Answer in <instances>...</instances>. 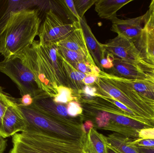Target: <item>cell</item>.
I'll use <instances>...</instances> for the list:
<instances>
[{
  "label": "cell",
  "mask_w": 154,
  "mask_h": 153,
  "mask_svg": "<svg viewBox=\"0 0 154 153\" xmlns=\"http://www.w3.org/2000/svg\"><path fill=\"white\" fill-rule=\"evenodd\" d=\"M0 72L16 84L22 97L29 95L33 99L46 94L39 89L33 74L19 55L1 61Z\"/></svg>",
  "instance_id": "obj_5"
},
{
  "label": "cell",
  "mask_w": 154,
  "mask_h": 153,
  "mask_svg": "<svg viewBox=\"0 0 154 153\" xmlns=\"http://www.w3.org/2000/svg\"><path fill=\"white\" fill-rule=\"evenodd\" d=\"M35 77L39 89L51 98L58 94L57 84L42 60L33 43L18 55Z\"/></svg>",
  "instance_id": "obj_6"
},
{
  "label": "cell",
  "mask_w": 154,
  "mask_h": 153,
  "mask_svg": "<svg viewBox=\"0 0 154 153\" xmlns=\"http://www.w3.org/2000/svg\"><path fill=\"white\" fill-rule=\"evenodd\" d=\"M130 144L134 147L141 148H154V139L140 138L132 139Z\"/></svg>",
  "instance_id": "obj_28"
},
{
  "label": "cell",
  "mask_w": 154,
  "mask_h": 153,
  "mask_svg": "<svg viewBox=\"0 0 154 153\" xmlns=\"http://www.w3.org/2000/svg\"><path fill=\"white\" fill-rule=\"evenodd\" d=\"M97 79V76L93 75H87L84 78L83 82L85 85H94Z\"/></svg>",
  "instance_id": "obj_32"
},
{
  "label": "cell",
  "mask_w": 154,
  "mask_h": 153,
  "mask_svg": "<svg viewBox=\"0 0 154 153\" xmlns=\"http://www.w3.org/2000/svg\"><path fill=\"white\" fill-rule=\"evenodd\" d=\"M107 153H119L113 149V148L108 145L107 144Z\"/></svg>",
  "instance_id": "obj_38"
},
{
  "label": "cell",
  "mask_w": 154,
  "mask_h": 153,
  "mask_svg": "<svg viewBox=\"0 0 154 153\" xmlns=\"http://www.w3.org/2000/svg\"><path fill=\"white\" fill-rule=\"evenodd\" d=\"M10 100V105L6 109L3 119V129L5 138L13 136L18 132H24L26 128L25 120L13 105L11 96Z\"/></svg>",
  "instance_id": "obj_14"
},
{
  "label": "cell",
  "mask_w": 154,
  "mask_h": 153,
  "mask_svg": "<svg viewBox=\"0 0 154 153\" xmlns=\"http://www.w3.org/2000/svg\"><path fill=\"white\" fill-rule=\"evenodd\" d=\"M18 99L21 103L25 106H29L33 102V99L29 95H24L21 99Z\"/></svg>",
  "instance_id": "obj_33"
},
{
  "label": "cell",
  "mask_w": 154,
  "mask_h": 153,
  "mask_svg": "<svg viewBox=\"0 0 154 153\" xmlns=\"http://www.w3.org/2000/svg\"><path fill=\"white\" fill-rule=\"evenodd\" d=\"M139 153H154V148H141L136 147Z\"/></svg>",
  "instance_id": "obj_35"
},
{
  "label": "cell",
  "mask_w": 154,
  "mask_h": 153,
  "mask_svg": "<svg viewBox=\"0 0 154 153\" xmlns=\"http://www.w3.org/2000/svg\"><path fill=\"white\" fill-rule=\"evenodd\" d=\"M143 69L147 74L152 76V77H153L154 78V68H145V69Z\"/></svg>",
  "instance_id": "obj_37"
},
{
  "label": "cell",
  "mask_w": 154,
  "mask_h": 153,
  "mask_svg": "<svg viewBox=\"0 0 154 153\" xmlns=\"http://www.w3.org/2000/svg\"><path fill=\"white\" fill-rule=\"evenodd\" d=\"M71 65L77 70L86 75H93L97 76L101 70L96 64L87 61L75 63Z\"/></svg>",
  "instance_id": "obj_25"
},
{
  "label": "cell",
  "mask_w": 154,
  "mask_h": 153,
  "mask_svg": "<svg viewBox=\"0 0 154 153\" xmlns=\"http://www.w3.org/2000/svg\"><path fill=\"white\" fill-rule=\"evenodd\" d=\"M67 110L68 114L72 118L78 117L83 113L81 105L79 102L75 101L67 104Z\"/></svg>",
  "instance_id": "obj_27"
},
{
  "label": "cell",
  "mask_w": 154,
  "mask_h": 153,
  "mask_svg": "<svg viewBox=\"0 0 154 153\" xmlns=\"http://www.w3.org/2000/svg\"><path fill=\"white\" fill-rule=\"evenodd\" d=\"M107 143L106 136L92 128L86 135L84 142V151L87 153H107Z\"/></svg>",
  "instance_id": "obj_19"
},
{
  "label": "cell",
  "mask_w": 154,
  "mask_h": 153,
  "mask_svg": "<svg viewBox=\"0 0 154 153\" xmlns=\"http://www.w3.org/2000/svg\"><path fill=\"white\" fill-rule=\"evenodd\" d=\"M109 73L119 78L131 81H143L149 79V75L139 65L115 57L113 67Z\"/></svg>",
  "instance_id": "obj_13"
},
{
  "label": "cell",
  "mask_w": 154,
  "mask_h": 153,
  "mask_svg": "<svg viewBox=\"0 0 154 153\" xmlns=\"http://www.w3.org/2000/svg\"><path fill=\"white\" fill-rule=\"evenodd\" d=\"M89 102L103 111L102 130L113 131L135 139L139 138L141 130L154 128L153 119L128 115L102 98L95 97Z\"/></svg>",
  "instance_id": "obj_4"
},
{
  "label": "cell",
  "mask_w": 154,
  "mask_h": 153,
  "mask_svg": "<svg viewBox=\"0 0 154 153\" xmlns=\"http://www.w3.org/2000/svg\"><path fill=\"white\" fill-rule=\"evenodd\" d=\"M149 10L150 13H151L154 24V0L151 2L150 6H149V10Z\"/></svg>",
  "instance_id": "obj_36"
},
{
  "label": "cell",
  "mask_w": 154,
  "mask_h": 153,
  "mask_svg": "<svg viewBox=\"0 0 154 153\" xmlns=\"http://www.w3.org/2000/svg\"><path fill=\"white\" fill-rule=\"evenodd\" d=\"M79 25L83 31L89 52L96 65L101 70L100 62L102 59L106 57L104 45L98 41L84 18L81 19Z\"/></svg>",
  "instance_id": "obj_15"
},
{
  "label": "cell",
  "mask_w": 154,
  "mask_h": 153,
  "mask_svg": "<svg viewBox=\"0 0 154 153\" xmlns=\"http://www.w3.org/2000/svg\"><path fill=\"white\" fill-rule=\"evenodd\" d=\"M94 128V125L92 121L87 120L83 121L81 125V129L84 134L87 135L91 129Z\"/></svg>",
  "instance_id": "obj_31"
},
{
  "label": "cell",
  "mask_w": 154,
  "mask_h": 153,
  "mask_svg": "<svg viewBox=\"0 0 154 153\" xmlns=\"http://www.w3.org/2000/svg\"><path fill=\"white\" fill-rule=\"evenodd\" d=\"M12 142L9 153H87L82 141L60 138L42 131L15 134Z\"/></svg>",
  "instance_id": "obj_2"
},
{
  "label": "cell",
  "mask_w": 154,
  "mask_h": 153,
  "mask_svg": "<svg viewBox=\"0 0 154 153\" xmlns=\"http://www.w3.org/2000/svg\"><path fill=\"white\" fill-rule=\"evenodd\" d=\"M7 140L0 136V153H4L7 146Z\"/></svg>",
  "instance_id": "obj_34"
},
{
  "label": "cell",
  "mask_w": 154,
  "mask_h": 153,
  "mask_svg": "<svg viewBox=\"0 0 154 153\" xmlns=\"http://www.w3.org/2000/svg\"><path fill=\"white\" fill-rule=\"evenodd\" d=\"M97 0H74L77 13L81 19H83L86 12L96 3Z\"/></svg>",
  "instance_id": "obj_26"
},
{
  "label": "cell",
  "mask_w": 154,
  "mask_h": 153,
  "mask_svg": "<svg viewBox=\"0 0 154 153\" xmlns=\"http://www.w3.org/2000/svg\"><path fill=\"white\" fill-rule=\"evenodd\" d=\"M58 94L53 98L57 103L67 104L71 102L78 101V94L75 91L68 87L60 86L57 88Z\"/></svg>",
  "instance_id": "obj_21"
},
{
  "label": "cell",
  "mask_w": 154,
  "mask_h": 153,
  "mask_svg": "<svg viewBox=\"0 0 154 153\" xmlns=\"http://www.w3.org/2000/svg\"><path fill=\"white\" fill-rule=\"evenodd\" d=\"M57 52L66 61H67L71 64L75 63L86 61H88L91 63L95 64V63H92L91 61H90L86 57L80 53L67 49L63 47L60 46H57Z\"/></svg>",
  "instance_id": "obj_22"
},
{
  "label": "cell",
  "mask_w": 154,
  "mask_h": 153,
  "mask_svg": "<svg viewBox=\"0 0 154 153\" xmlns=\"http://www.w3.org/2000/svg\"><path fill=\"white\" fill-rule=\"evenodd\" d=\"M32 105L43 114L71 125H81L82 120L80 116L72 118L68 114L67 104L57 103L53 98L42 94L33 98Z\"/></svg>",
  "instance_id": "obj_11"
},
{
  "label": "cell",
  "mask_w": 154,
  "mask_h": 153,
  "mask_svg": "<svg viewBox=\"0 0 154 153\" xmlns=\"http://www.w3.org/2000/svg\"><path fill=\"white\" fill-rule=\"evenodd\" d=\"M57 54L61 60L63 69L66 76L68 86L69 88L74 90L78 94L83 90L86 85L83 82V80L87 75L77 70L58 53H57Z\"/></svg>",
  "instance_id": "obj_18"
},
{
  "label": "cell",
  "mask_w": 154,
  "mask_h": 153,
  "mask_svg": "<svg viewBox=\"0 0 154 153\" xmlns=\"http://www.w3.org/2000/svg\"><path fill=\"white\" fill-rule=\"evenodd\" d=\"M40 24L37 10L10 12L0 31V54L4 59L18 55L29 47L38 35Z\"/></svg>",
  "instance_id": "obj_1"
},
{
  "label": "cell",
  "mask_w": 154,
  "mask_h": 153,
  "mask_svg": "<svg viewBox=\"0 0 154 153\" xmlns=\"http://www.w3.org/2000/svg\"><path fill=\"white\" fill-rule=\"evenodd\" d=\"M133 0H97L95 10L101 19L112 21L117 17V13Z\"/></svg>",
  "instance_id": "obj_17"
},
{
  "label": "cell",
  "mask_w": 154,
  "mask_h": 153,
  "mask_svg": "<svg viewBox=\"0 0 154 153\" xmlns=\"http://www.w3.org/2000/svg\"><path fill=\"white\" fill-rule=\"evenodd\" d=\"M139 138L154 139V128L141 130L139 133Z\"/></svg>",
  "instance_id": "obj_30"
},
{
  "label": "cell",
  "mask_w": 154,
  "mask_h": 153,
  "mask_svg": "<svg viewBox=\"0 0 154 153\" xmlns=\"http://www.w3.org/2000/svg\"><path fill=\"white\" fill-rule=\"evenodd\" d=\"M153 121H154V119H153Z\"/></svg>",
  "instance_id": "obj_39"
},
{
  "label": "cell",
  "mask_w": 154,
  "mask_h": 153,
  "mask_svg": "<svg viewBox=\"0 0 154 153\" xmlns=\"http://www.w3.org/2000/svg\"><path fill=\"white\" fill-rule=\"evenodd\" d=\"M55 45L80 53L86 57L90 61L94 63L88 50L83 31L80 25L66 38Z\"/></svg>",
  "instance_id": "obj_16"
},
{
  "label": "cell",
  "mask_w": 154,
  "mask_h": 153,
  "mask_svg": "<svg viewBox=\"0 0 154 153\" xmlns=\"http://www.w3.org/2000/svg\"><path fill=\"white\" fill-rule=\"evenodd\" d=\"M115 57L112 55L107 54L106 57L103 58L100 62L101 71L104 69H111L113 66V61Z\"/></svg>",
  "instance_id": "obj_29"
},
{
  "label": "cell",
  "mask_w": 154,
  "mask_h": 153,
  "mask_svg": "<svg viewBox=\"0 0 154 153\" xmlns=\"http://www.w3.org/2000/svg\"><path fill=\"white\" fill-rule=\"evenodd\" d=\"M11 99L25 120L26 128L24 132L42 131L60 138L84 142L86 135L82 131V125L67 124L43 114L32 104L23 105L18 99L11 96Z\"/></svg>",
  "instance_id": "obj_3"
},
{
  "label": "cell",
  "mask_w": 154,
  "mask_h": 153,
  "mask_svg": "<svg viewBox=\"0 0 154 153\" xmlns=\"http://www.w3.org/2000/svg\"><path fill=\"white\" fill-rule=\"evenodd\" d=\"M106 54L130 63L140 65L143 62L140 52L132 40L118 35L104 44Z\"/></svg>",
  "instance_id": "obj_10"
},
{
  "label": "cell",
  "mask_w": 154,
  "mask_h": 153,
  "mask_svg": "<svg viewBox=\"0 0 154 153\" xmlns=\"http://www.w3.org/2000/svg\"><path fill=\"white\" fill-rule=\"evenodd\" d=\"M57 2L62 7L68 19L72 22V23H79L81 18L78 15L74 1L73 0H61L58 1Z\"/></svg>",
  "instance_id": "obj_23"
},
{
  "label": "cell",
  "mask_w": 154,
  "mask_h": 153,
  "mask_svg": "<svg viewBox=\"0 0 154 153\" xmlns=\"http://www.w3.org/2000/svg\"><path fill=\"white\" fill-rule=\"evenodd\" d=\"M10 96L4 91V88L0 86V136L5 138L3 129V119L5 113L10 104Z\"/></svg>",
  "instance_id": "obj_24"
},
{
  "label": "cell",
  "mask_w": 154,
  "mask_h": 153,
  "mask_svg": "<svg viewBox=\"0 0 154 153\" xmlns=\"http://www.w3.org/2000/svg\"><path fill=\"white\" fill-rule=\"evenodd\" d=\"M94 85L97 88V92L99 94L109 96L116 100L132 110L138 117L152 119L147 113L137 106L109 79L99 74Z\"/></svg>",
  "instance_id": "obj_9"
},
{
  "label": "cell",
  "mask_w": 154,
  "mask_h": 153,
  "mask_svg": "<svg viewBox=\"0 0 154 153\" xmlns=\"http://www.w3.org/2000/svg\"><path fill=\"white\" fill-rule=\"evenodd\" d=\"M144 25L139 37L134 41L140 52L143 69L154 68V24L149 10L145 13Z\"/></svg>",
  "instance_id": "obj_8"
},
{
  "label": "cell",
  "mask_w": 154,
  "mask_h": 153,
  "mask_svg": "<svg viewBox=\"0 0 154 153\" xmlns=\"http://www.w3.org/2000/svg\"><path fill=\"white\" fill-rule=\"evenodd\" d=\"M108 145L119 153H139L130 142L133 138L114 133L106 136Z\"/></svg>",
  "instance_id": "obj_20"
},
{
  "label": "cell",
  "mask_w": 154,
  "mask_h": 153,
  "mask_svg": "<svg viewBox=\"0 0 154 153\" xmlns=\"http://www.w3.org/2000/svg\"><path fill=\"white\" fill-rule=\"evenodd\" d=\"M79 23H66L52 10L47 12L38 36L42 45L57 44L69 36Z\"/></svg>",
  "instance_id": "obj_7"
},
{
  "label": "cell",
  "mask_w": 154,
  "mask_h": 153,
  "mask_svg": "<svg viewBox=\"0 0 154 153\" xmlns=\"http://www.w3.org/2000/svg\"><path fill=\"white\" fill-rule=\"evenodd\" d=\"M144 18L145 14L127 19L116 18L111 21V30L116 33L118 35L124 36L134 42L142 33Z\"/></svg>",
  "instance_id": "obj_12"
}]
</instances>
